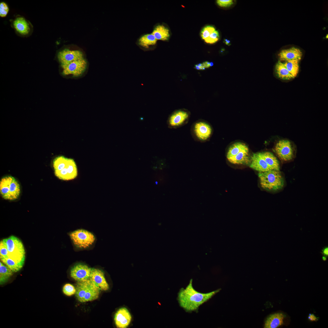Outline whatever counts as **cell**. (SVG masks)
Instances as JSON below:
<instances>
[{"label":"cell","instance_id":"1","mask_svg":"<svg viewBox=\"0 0 328 328\" xmlns=\"http://www.w3.org/2000/svg\"><path fill=\"white\" fill-rule=\"evenodd\" d=\"M192 283L191 279L186 288H181L178 294L177 300L180 306L188 312L197 310L201 305L220 290L219 289L208 293H201L195 289Z\"/></svg>","mask_w":328,"mask_h":328},{"label":"cell","instance_id":"2","mask_svg":"<svg viewBox=\"0 0 328 328\" xmlns=\"http://www.w3.org/2000/svg\"><path fill=\"white\" fill-rule=\"evenodd\" d=\"M53 165L55 176L60 179L72 180L77 176V166L72 159L59 156L54 159Z\"/></svg>","mask_w":328,"mask_h":328},{"label":"cell","instance_id":"3","mask_svg":"<svg viewBox=\"0 0 328 328\" xmlns=\"http://www.w3.org/2000/svg\"><path fill=\"white\" fill-rule=\"evenodd\" d=\"M258 176L261 187L266 190L276 191L284 186V180L279 170H272L259 173Z\"/></svg>","mask_w":328,"mask_h":328},{"label":"cell","instance_id":"4","mask_svg":"<svg viewBox=\"0 0 328 328\" xmlns=\"http://www.w3.org/2000/svg\"><path fill=\"white\" fill-rule=\"evenodd\" d=\"M4 240L8 251V258L23 266L25 258V251L22 242L14 236Z\"/></svg>","mask_w":328,"mask_h":328},{"label":"cell","instance_id":"5","mask_svg":"<svg viewBox=\"0 0 328 328\" xmlns=\"http://www.w3.org/2000/svg\"><path fill=\"white\" fill-rule=\"evenodd\" d=\"M20 193V186L13 177L7 176L0 181V193L4 199L13 200L17 199Z\"/></svg>","mask_w":328,"mask_h":328},{"label":"cell","instance_id":"6","mask_svg":"<svg viewBox=\"0 0 328 328\" xmlns=\"http://www.w3.org/2000/svg\"><path fill=\"white\" fill-rule=\"evenodd\" d=\"M191 133L196 141L204 142L210 137L212 132L211 126L206 121L199 120L194 122L191 126Z\"/></svg>","mask_w":328,"mask_h":328},{"label":"cell","instance_id":"7","mask_svg":"<svg viewBox=\"0 0 328 328\" xmlns=\"http://www.w3.org/2000/svg\"><path fill=\"white\" fill-rule=\"evenodd\" d=\"M74 244L77 247L86 248L92 244L95 240L94 236L90 232L83 229L76 230L70 234Z\"/></svg>","mask_w":328,"mask_h":328},{"label":"cell","instance_id":"8","mask_svg":"<svg viewBox=\"0 0 328 328\" xmlns=\"http://www.w3.org/2000/svg\"><path fill=\"white\" fill-rule=\"evenodd\" d=\"M275 151L279 158L283 161L292 160L294 156V150L291 142L288 140L283 139L276 144Z\"/></svg>","mask_w":328,"mask_h":328},{"label":"cell","instance_id":"9","mask_svg":"<svg viewBox=\"0 0 328 328\" xmlns=\"http://www.w3.org/2000/svg\"><path fill=\"white\" fill-rule=\"evenodd\" d=\"M190 113L187 110L180 109L174 111L169 116L168 124L171 128H177L186 124L190 118Z\"/></svg>","mask_w":328,"mask_h":328},{"label":"cell","instance_id":"10","mask_svg":"<svg viewBox=\"0 0 328 328\" xmlns=\"http://www.w3.org/2000/svg\"><path fill=\"white\" fill-rule=\"evenodd\" d=\"M87 64L86 60L84 58L74 61L66 65H62V73L64 76L71 75L74 77L80 76L85 71Z\"/></svg>","mask_w":328,"mask_h":328},{"label":"cell","instance_id":"11","mask_svg":"<svg viewBox=\"0 0 328 328\" xmlns=\"http://www.w3.org/2000/svg\"><path fill=\"white\" fill-rule=\"evenodd\" d=\"M57 58L61 66L66 65L74 61L84 59L83 53L80 51L67 49L58 52Z\"/></svg>","mask_w":328,"mask_h":328},{"label":"cell","instance_id":"12","mask_svg":"<svg viewBox=\"0 0 328 328\" xmlns=\"http://www.w3.org/2000/svg\"><path fill=\"white\" fill-rule=\"evenodd\" d=\"M91 269V268L86 265L77 264L71 268L70 275L73 279L77 281L86 280L89 278Z\"/></svg>","mask_w":328,"mask_h":328},{"label":"cell","instance_id":"13","mask_svg":"<svg viewBox=\"0 0 328 328\" xmlns=\"http://www.w3.org/2000/svg\"><path fill=\"white\" fill-rule=\"evenodd\" d=\"M157 40L152 33L141 35L137 39L136 45L144 51L153 50L156 45Z\"/></svg>","mask_w":328,"mask_h":328},{"label":"cell","instance_id":"14","mask_svg":"<svg viewBox=\"0 0 328 328\" xmlns=\"http://www.w3.org/2000/svg\"><path fill=\"white\" fill-rule=\"evenodd\" d=\"M132 319L130 313L125 307L119 309L115 313L114 320L117 327L126 328L130 324Z\"/></svg>","mask_w":328,"mask_h":328},{"label":"cell","instance_id":"15","mask_svg":"<svg viewBox=\"0 0 328 328\" xmlns=\"http://www.w3.org/2000/svg\"><path fill=\"white\" fill-rule=\"evenodd\" d=\"M89 278L103 291L109 289V285L104 277L103 272L97 268H92Z\"/></svg>","mask_w":328,"mask_h":328},{"label":"cell","instance_id":"16","mask_svg":"<svg viewBox=\"0 0 328 328\" xmlns=\"http://www.w3.org/2000/svg\"><path fill=\"white\" fill-rule=\"evenodd\" d=\"M250 167L259 173L272 170L262 157L260 152L253 154L251 157Z\"/></svg>","mask_w":328,"mask_h":328},{"label":"cell","instance_id":"17","mask_svg":"<svg viewBox=\"0 0 328 328\" xmlns=\"http://www.w3.org/2000/svg\"><path fill=\"white\" fill-rule=\"evenodd\" d=\"M302 53L298 48L294 47L282 50L278 54L280 61L297 60L299 61L302 56Z\"/></svg>","mask_w":328,"mask_h":328},{"label":"cell","instance_id":"18","mask_svg":"<svg viewBox=\"0 0 328 328\" xmlns=\"http://www.w3.org/2000/svg\"><path fill=\"white\" fill-rule=\"evenodd\" d=\"M93 283L90 278L80 281H77L76 289L75 296L77 300L81 302H83L84 297L86 293L91 286Z\"/></svg>","mask_w":328,"mask_h":328},{"label":"cell","instance_id":"19","mask_svg":"<svg viewBox=\"0 0 328 328\" xmlns=\"http://www.w3.org/2000/svg\"><path fill=\"white\" fill-rule=\"evenodd\" d=\"M151 33L157 40L167 41L170 36L169 29L163 24H158L155 25Z\"/></svg>","mask_w":328,"mask_h":328},{"label":"cell","instance_id":"20","mask_svg":"<svg viewBox=\"0 0 328 328\" xmlns=\"http://www.w3.org/2000/svg\"><path fill=\"white\" fill-rule=\"evenodd\" d=\"M284 316L282 313H276L269 316L265 321L264 328H276L282 325Z\"/></svg>","mask_w":328,"mask_h":328},{"label":"cell","instance_id":"21","mask_svg":"<svg viewBox=\"0 0 328 328\" xmlns=\"http://www.w3.org/2000/svg\"><path fill=\"white\" fill-rule=\"evenodd\" d=\"M227 159L230 162L234 164L248 163L250 162L248 148L242 150L235 156Z\"/></svg>","mask_w":328,"mask_h":328},{"label":"cell","instance_id":"22","mask_svg":"<svg viewBox=\"0 0 328 328\" xmlns=\"http://www.w3.org/2000/svg\"><path fill=\"white\" fill-rule=\"evenodd\" d=\"M13 26L19 33L22 35L28 34L30 31L29 24L23 17H18L13 22Z\"/></svg>","mask_w":328,"mask_h":328},{"label":"cell","instance_id":"23","mask_svg":"<svg viewBox=\"0 0 328 328\" xmlns=\"http://www.w3.org/2000/svg\"><path fill=\"white\" fill-rule=\"evenodd\" d=\"M275 70L277 77L282 80H290L294 78L288 71L284 63L280 60L275 65Z\"/></svg>","mask_w":328,"mask_h":328},{"label":"cell","instance_id":"24","mask_svg":"<svg viewBox=\"0 0 328 328\" xmlns=\"http://www.w3.org/2000/svg\"><path fill=\"white\" fill-rule=\"evenodd\" d=\"M260 153L262 157L272 170H279V162L276 158L271 152H260Z\"/></svg>","mask_w":328,"mask_h":328},{"label":"cell","instance_id":"25","mask_svg":"<svg viewBox=\"0 0 328 328\" xmlns=\"http://www.w3.org/2000/svg\"><path fill=\"white\" fill-rule=\"evenodd\" d=\"M101 290L99 287L93 282L90 288L85 294L83 302L93 301L98 299Z\"/></svg>","mask_w":328,"mask_h":328},{"label":"cell","instance_id":"26","mask_svg":"<svg viewBox=\"0 0 328 328\" xmlns=\"http://www.w3.org/2000/svg\"><path fill=\"white\" fill-rule=\"evenodd\" d=\"M13 272L6 265L0 262V284L2 285L8 281Z\"/></svg>","mask_w":328,"mask_h":328},{"label":"cell","instance_id":"27","mask_svg":"<svg viewBox=\"0 0 328 328\" xmlns=\"http://www.w3.org/2000/svg\"><path fill=\"white\" fill-rule=\"evenodd\" d=\"M244 143L236 142L232 145L229 148L227 155V159L235 156L242 150L248 148Z\"/></svg>","mask_w":328,"mask_h":328},{"label":"cell","instance_id":"28","mask_svg":"<svg viewBox=\"0 0 328 328\" xmlns=\"http://www.w3.org/2000/svg\"><path fill=\"white\" fill-rule=\"evenodd\" d=\"M299 62L298 60H294L285 61L283 63L288 71L294 78L299 73Z\"/></svg>","mask_w":328,"mask_h":328},{"label":"cell","instance_id":"29","mask_svg":"<svg viewBox=\"0 0 328 328\" xmlns=\"http://www.w3.org/2000/svg\"><path fill=\"white\" fill-rule=\"evenodd\" d=\"M0 260L13 272H17L19 271L23 267L9 258L0 259Z\"/></svg>","mask_w":328,"mask_h":328},{"label":"cell","instance_id":"30","mask_svg":"<svg viewBox=\"0 0 328 328\" xmlns=\"http://www.w3.org/2000/svg\"><path fill=\"white\" fill-rule=\"evenodd\" d=\"M215 30V28L212 26H205L202 29L200 35L202 39L205 40Z\"/></svg>","mask_w":328,"mask_h":328},{"label":"cell","instance_id":"31","mask_svg":"<svg viewBox=\"0 0 328 328\" xmlns=\"http://www.w3.org/2000/svg\"><path fill=\"white\" fill-rule=\"evenodd\" d=\"M62 290L63 293L68 296H71L75 294L76 292L75 288L69 283L65 284L63 287Z\"/></svg>","mask_w":328,"mask_h":328},{"label":"cell","instance_id":"32","mask_svg":"<svg viewBox=\"0 0 328 328\" xmlns=\"http://www.w3.org/2000/svg\"><path fill=\"white\" fill-rule=\"evenodd\" d=\"M9 252L4 239L0 242V258H8Z\"/></svg>","mask_w":328,"mask_h":328},{"label":"cell","instance_id":"33","mask_svg":"<svg viewBox=\"0 0 328 328\" xmlns=\"http://www.w3.org/2000/svg\"><path fill=\"white\" fill-rule=\"evenodd\" d=\"M219 37L218 31L215 30L212 32L204 41L207 43L213 44L216 43L218 40Z\"/></svg>","mask_w":328,"mask_h":328},{"label":"cell","instance_id":"34","mask_svg":"<svg viewBox=\"0 0 328 328\" xmlns=\"http://www.w3.org/2000/svg\"><path fill=\"white\" fill-rule=\"evenodd\" d=\"M9 11V9L7 5L4 2L0 3V16L2 17H5Z\"/></svg>","mask_w":328,"mask_h":328},{"label":"cell","instance_id":"35","mask_svg":"<svg viewBox=\"0 0 328 328\" xmlns=\"http://www.w3.org/2000/svg\"><path fill=\"white\" fill-rule=\"evenodd\" d=\"M213 65V63L208 61L204 62L201 63H199L196 65L195 66L196 69L198 70H204L206 68H209Z\"/></svg>","mask_w":328,"mask_h":328},{"label":"cell","instance_id":"36","mask_svg":"<svg viewBox=\"0 0 328 328\" xmlns=\"http://www.w3.org/2000/svg\"><path fill=\"white\" fill-rule=\"evenodd\" d=\"M217 3L218 5L221 7H227L230 6L233 3L232 0H217Z\"/></svg>","mask_w":328,"mask_h":328},{"label":"cell","instance_id":"37","mask_svg":"<svg viewBox=\"0 0 328 328\" xmlns=\"http://www.w3.org/2000/svg\"><path fill=\"white\" fill-rule=\"evenodd\" d=\"M308 319L311 321H316L317 320L316 317L313 314H309Z\"/></svg>","mask_w":328,"mask_h":328},{"label":"cell","instance_id":"38","mask_svg":"<svg viewBox=\"0 0 328 328\" xmlns=\"http://www.w3.org/2000/svg\"><path fill=\"white\" fill-rule=\"evenodd\" d=\"M224 41H225V43L227 45H228L229 43H230V40H228L227 39H225Z\"/></svg>","mask_w":328,"mask_h":328}]
</instances>
